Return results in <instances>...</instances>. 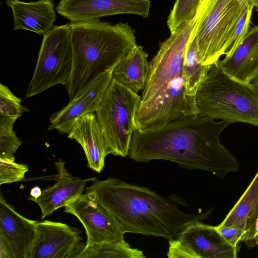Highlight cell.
Listing matches in <instances>:
<instances>
[{"instance_id":"4fadbf2b","label":"cell","mask_w":258,"mask_h":258,"mask_svg":"<svg viewBox=\"0 0 258 258\" xmlns=\"http://www.w3.org/2000/svg\"><path fill=\"white\" fill-rule=\"evenodd\" d=\"M111 79V72L107 71L71 99L66 106L50 116L48 130H56L60 133L68 134L80 117L89 113H95Z\"/></svg>"},{"instance_id":"52a82bcc","label":"cell","mask_w":258,"mask_h":258,"mask_svg":"<svg viewBox=\"0 0 258 258\" xmlns=\"http://www.w3.org/2000/svg\"><path fill=\"white\" fill-rule=\"evenodd\" d=\"M242 7L236 0H210L201 4L194 29L202 63L211 66L231 44Z\"/></svg>"},{"instance_id":"e0dca14e","label":"cell","mask_w":258,"mask_h":258,"mask_svg":"<svg viewBox=\"0 0 258 258\" xmlns=\"http://www.w3.org/2000/svg\"><path fill=\"white\" fill-rule=\"evenodd\" d=\"M218 62L228 75L252 83L258 76V25L251 27L241 43Z\"/></svg>"},{"instance_id":"7402d4cb","label":"cell","mask_w":258,"mask_h":258,"mask_svg":"<svg viewBox=\"0 0 258 258\" xmlns=\"http://www.w3.org/2000/svg\"><path fill=\"white\" fill-rule=\"evenodd\" d=\"M211 66H205L202 63L197 38L193 30L187 44L183 66L185 85L190 95L196 97L197 89L208 73Z\"/></svg>"},{"instance_id":"f1b7e54d","label":"cell","mask_w":258,"mask_h":258,"mask_svg":"<svg viewBox=\"0 0 258 258\" xmlns=\"http://www.w3.org/2000/svg\"><path fill=\"white\" fill-rule=\"evenodd\" d=\"M0 258H16L14 250L10 241L0 234Z\"/></svg>"},{"instance_id":"7a4b0ae2","label":"cell","mask_w":258,"mask_h":258,"mask_svg":"<svg viewBox=\"0 0 258 258\" xmlns=\"http://www.w3.org/2000/svg\"><path fill=\"white\" fill-rule=\"evenodd\" d=\"M197 15L162 42L149 61L147 81L137 112L136 129L152 131L199 114L196 97L187 90L183 73L185 52Z\"/></svg>"},{"instance_id":"ac0fdd59","label":"cell","mask_w":258,"mask_h":258,"mask_svg":"<svg viewBox=\"0 0 258 258\" xmlns=\"http://www.w3.org/2000/svg\"><path fill=\"white\" fill-rule=\"evenodd\" d=\"M12 12L14 29L26 30L44 35L54 26L56 16L53 0H39L29 3L6 0Z\"/></svg>"},{"instance_id":"44dd1931","label":"cell","mask_w":258,"mask_h":258,"mask_svg":"<svg viewBox=\"0 0 258 258\" xmlns=\"http://www.w3.org/2000/svg\"><path fill=\"white\" fill-rule=\"evenodd\" d=\"M144 252L131 247L124 239L87 246L81 242L71 258H145Z\"/></svg>"},{"instance_id":"8992f818","label":"cell","mask_w":258,"mask_h":258,"mask_svg":"<svg viewBox=\"0 0 258 258\" xmlns=\"http://www.w3.org/2000/svg\"><path fill=\"white\" fill-rule=\"evenodd\" d=\"M141 96L112 79L95 113L102 130L109 154L128 155Z\"/></svg>"},{"instance_id":"4316f807","label":"cell","mask_w":258,"mask_h":258,"mask_svg":"<svg viewBox=\"0 0 258 258\" xmlns=\"http://www.w3.org/2000/svg\"><path fill=\"white\" fill-rule=\"evenodd\" d=\"M242 7L241 12L232 42L225 54L233 51L242 42L249 29L253 7L246 5Z\"/></svg>"},{"instance_id":"5b68a950","label":"cell","mask_w":258,"mask_h":258,"mask_svg":"<svg viewBox=\"0 0 258 258\" xmlns=\"http://www.w3.org/2000/svg\"><path fill=\"white\" fill-rule=\"evenodd\" d=\"M199 114L231 123L258 126V93L252 83H245L225 73L218 60L213 64L196 94Z\"/></svg>"},{"instance_id":"1f68e13d","label":"cell","mask_w":258,"mask_h":258,"mask_svg":"<svg viewBox=\"0 0 258 258\" xmlns=\"http://www.w3.org/2000/svg\"><path fill=\"white\" fill-rule=\"evenodd\" d=\"M252 84H253L254 88H255L257 92L258 93V76L252 82Z\"/></svg>"},{"instance_id":"484cf974","label":"cell","mask_w":258,"mask_h":258,"mask_svg":"<svg viewBox=\"0 0 258 258\" xmlns=\"http://www.w3.org/2000/svg\"><path fill=\"white\" fill-rule=\"evenodd\" d=\"M29 171L27 165L0 158V185L20 181Z\"/></svg>"},{"instance_id":"d6a6232c","label":"cell","mask_w":258,"mask_h":258,"mask_svg":"<svg viewBox=\"0 0 258 258\" xmlns=\"http://www.w3.org/2000/svg\"><path fill=\"white\" fill-rule=\"evenodd\" d=\"M257 248H258V245L257 246Z\"/></svg>"},{"instance_id":"ba28073f","label":"cell","mask_w":258,"mask_h":258,"mask_svg":"<svg viewBox=\"0 0 258 258\" xmlns=\"http://www.w3.org/2000/svg\"><path fill=\"white\" fill-rule=\"evenodd\" d=\"M72 64L70 24L54 26L43 35L25 99L39 94L57 84L66 86L70 78Z\"/></svg>"},{"instance_id":"9c48e42d","label":"cell","mask_w":258,"mask_h":258,"mask_svg":"<svg viewBox=\"0 0 258 258\" xmlns=\"http://www.w3.org/2000/svg\"><path fill=\"white\" fill-rule=\"evenodd\" d=\"M170 258H236L238 248L228 243L215 226L197 221L170 239Z\"/></svg>"},{"instance_id":"5bb4252c","label":"cell","mask_w":258,"mask_h":258,"mask_svg":"<svg viewBox=\"0 0 258 258\" xmlns=\"http://www.w3.org/2000/svg\"><path fill=\"white\" fill-rule=\"evenodd\" d=\"M54 164L57 171L55 183L42 190L38 197H30L28 198L39 206L42 219L52 214L58 209L65 207L82 194L87 183L96 178L84 179L73 176L67 170L65 163L60 159L54 162Z\"/></svg>"},{"instance_id":"603a6c76","label":"cell","mask_w":258,"mask_h":258,"mask_svg":"<svg viewBox=\"0 0 258 258\" xmlns=\"http://www.w3.org/2000/svg\"><path fill=\"white\" fill-rule=\"evenodd\" d=\"M203 0H176L167 20V25L173 33L184 23L196 15Z\"/></svg>"},{"instance_id":"3957f363","label":"cell","mask_w":258,"mask_h":258,"mask_svg":"<svg viewBox=\"0 0 258 258\" xmlns=\"http://www.w3.org/2000/svg\"><path fill=\"white\" fill-rule=\"evenodd\" d=\"M86 194L110 213L126 233L154 235L168 240L186 226L207 219L212 212L186 213L152 189L109 177L96 178Z\"/></svg>"},{"instance_id":"2e32d148","label":"cell","mask_w":258,"mask_h":258,"mask_svg":"<svg viewBox=\"0 0 258 258\" xmlns=\"http://www.w3.org/2000/svg\"><path fill=\"white\" fill-rule=\"evenodd\" d=\"M38 221L18 213L0 195V234L11 243L16 258H28L35 239Z\"/></svg>"},{"instance_id":"ffe728a7","label":"cell","mask_w":258,"mask_h":258,"mask_svg":"<svg viewBox=\"0 0 258 258\" xmlns=\"http://www.w3.org/2000/svg\"><path fill=\"white\" fill-rule=\"evenodd\" d=\"M257 218L258 171L240 198L219 225L243 229L246 234L252 230Z\"/></svg>"},{"instance_id":"d6986e66","label":"cell","mask_w":258,"mask_h":258,"mask_svg":"<svg viewBox=\"0 0 258 258\" xmlns=\"http://www.w3.org/2000/svg\"><path fill=\"white\" fill-rule=\"evenodd\" d=\"M148 55L143 47L136 44L114 68L112 78L136 93L143 91L149 72Z\"/></svg>"},{"instance_id":"7c38bea8","label":"cell","mask_w":258,"mask_h":258,"mask_svg":"<svg viewBox=\"0 0 258 258\" xmlns=\"http://www.w3.org/2000/svg\"><path fill=\"white\" fill-rule=\"evenodd\" d=\"M81 231L59 222L38 221L28 258H71L81 242Z\"/></svg>"},{"instance_id":"9a60e30c","label":"cell","mask_w":258,"mask_h":258,"mask_svg":"<svg viewBox=\"0 0 258 258\" xmlns=\"http://www.w3.org/2000/svg\"><path fill=\"white\" fill-rule=\"evenodd\" d=\"M68 138L76 141L82 147L88 161V166L100 173L109 154L106 141L95 113L80 117L72 126Z\"/></svg>"},{"instance_id":"cb8c5ba5","label":"cell","mask_w":258,"mask_h":258,"mask_svg":"<svg viewBox=\"0 0 258 258\" xmlns=\"http://www.w3.org/2000/svg\"><path fill=\"white\" fill-rule=\"evenodd\" d=\"M16 120L0 117V158L15 161L14 154L23 143L14 131Z\"/></svg>"},{"instance_id":"277c9868","label":"cell","mask_w":258,"mask_h":258,"mask_svg":"<svg viewBox=\"0 0 258 258\" xmlns=\"http://www.w3.org/2000/svg\"><path fill=\"white\" fill-rule=\"evenodd\" d=\"M69 24L73 64L66 88L71 100L104 73L111 72L136 44V37L127 23L112 25L98 20Z\"/></svg>"},{"instance_id":"f546056e","label":"cell","mask_w":258,"mask_h":258,"mask_svg":"<svg viewBox=\"0 0 258 258\" xmlns=\"http://www.w3.org/2000/svg\"><path fill=\"white\" fill-rule=\"evenodd\" d=\"M241 6L246 5L258 8V0H236Z\"/></svg>"},{"instance_id":"8fae6325","label":"cell","mask_w":258,"mask_h":258,"mask_svg":"<svg viewBox=\"0 0 258 258\" xmlns=\"http://www.w3.org/2000/svg\"><path fill=\"white\" fill-rule=\"evenodd\" d=\"M151 6L150 0H60L55 11L71 23H81L122 14L145 18Z\"/></svg>"},{"instance_id":"4dcf8cb0","label":"cell","mask_w":258,"mask_h":258,"mask_svg":"<svg viewBox=\"0 0 258 258\" xmlns=\"http://www.w3.org/2000/svg\"><path fill=\"white\" fill-rule=\"evenodd\" d=\"M42 190L38 186H35L32 188L30 191L31 197L33 198H37L41 195Z\"/></svg>"},{"instance_id":"30bf717a","label":"cell","mask_w":258,"mask_h":258,"mask_svg":"<svg viewBox=\"0 0 258 258\" xmlns=\"http://www.w3.org/2000/svg\"><path fill=\"white\" fill-rule=\"evenodd\" d=\"M64 212L74 215L83 225L87 246L124 239L125 233L114 217L86 194L80 195L66 206Z\"/></svg>"},{"instance_id":"83f0119b","label":"cell","mask_w":258,"mask_h":258,"mask_svg":"<svg viewBox=\"0 0 258 258\" xmlns=\"http://www.w3.org/2000/svg\"><path fill=\"white\" fill-rule=\"evenodd\" d=\"M217 230L230 245L238 248V243L243 242L246 231L243 229L226 226L217 225Z\"/></svg>"},{"instance_id":"d4e9b609","label":"cell","mask_w":258,"mask_h":258,"mask_svg":"<svg viewBox=\"0 0 258 258\" xmlns=\"http://www.w3.org/2000/svg\"><path fill=\"white\" fill-rule=\"evenodd\" d=\"M29 109L21 104V99L9 89L0 84V117L17 120Z\"/></svg>"},{"instance_id":"6da1fadb","label":"cell","mask_w":258,"mask_h":258,"mask_svg":"<svg viewBox=\"0 0 258 258\" xmlns=\"http://www.w3.org/2000/svg\"><path fill=\"white\" fill-rule=\"evenodd\" d=\"M230 124L198 114L154 130L135 129L128 156L136 162L168 160L224 178L239 169L237 160L220 141L221 134Z\"/></svg>"}]
</instances>
